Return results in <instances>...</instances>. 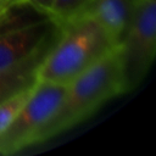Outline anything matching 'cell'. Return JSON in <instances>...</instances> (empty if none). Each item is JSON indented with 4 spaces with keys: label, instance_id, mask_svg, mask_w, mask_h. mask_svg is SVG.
Returning <instances> with one entry per match:
<instances>
[{
    "label": "cell",
    "instance_id": "6da1fadb",
    "mask_svg": "<svg viewBox=\"0 0 156 156\" xmlns=\"http://www.w3.org/2000/svg\"><path fill=\"white\" fill-rule=\"evenodd\" d=\"M127 93L118 46L66 85L62 100L38 135L45 141L89 118L112 98Z\"/></svg>",
    "mask_w": 156,
    "mask_h": 156
},
{
    "label": "cell",
    "instance_id": "7a4b0ae2",
    "mask_svg": "<svg viewBox=\"0 0 156 156\" xmlns=\"http://www.w3.org/2000/svg\"><path fill=\"white\" fill-rule=\"evenodd\" d=\"M117 45L93 18L78 16L60 33L38 68V80L67 85Z\"/></svg>",
    "mask_w": 156,
    "mask_h": 156
},
{
    "label": "cell",
    "instance_id": "3957f363",
    "mask_svg": "<svg viewBox=\"0 0 156 156\" xmlns=\"http://www.w3.org/2000/svg\"><path fill=\"white\" fill-rule=\"evenodd\" d=\"M24 1L17 4L0 23V68L18 65L44 49L58 37L60 27L50 17L28 18L22 9Z\"/></svg>",
    "mask_w": 156,
    "mask_h": 156
},
{
    "label": "cell",
    "instance_id": "277c9868",
    "mask_svg": "<svg viewBox=\"0 0 156 156\" xmlns=\"http://www.w3.org/2000/svg\"><path fill=\"white\" fill-rule=\"evenodd\" d=\"M126 90L136 88L156 52V0H135L127 32L118 45Z\"/></svg>",
    "mask_w": 156,
    "mask_h": 156
},
{
    "label": "cell",
    "instance_id": "5b68a950",
    "mask_svg": "<svg viewBox=\"0 0 156 156\" xmlns=\"http://www.w3.org/2000/svg\"><path fill=\"white\" fill-rule=\"evenodd\" d=\"M65 90L66 85L38 80L20 113L0 133V154L12 155L38 144V135L56 112Z\"/></svg>",
    "mask_w": 156,
    "mask_h": 156
},
{
    "label": "cell",
    "instance_id": "8992f818",
    "mask_svg": "<svg viewBox=\"0 0 156 156\" xmlns=\"http://www.w3.org/2000/svg\"><path fill=\"white\" fill-rule=\"evenodd\" d=\"M135 0H91L79 16H88L96 21L118 46L122 41Z\"/></svg>",
    "mask_w": 156,
    "mask_h": 156
},
{
    "label": "cell",
    "instance_id": "52a82bcc",
    "mask_svg": "<svg viewBox=\"0 0 156 156\" xmlns=\"http://www.w3.org/2000/svg\"><path fill=\"white\" fill-rule=\"evenodd\" d=\"M51 45L18 65L0 68V102L38 82V68Z\"/></svg>",
    "mask_w": 156,
    "mask_h": 156
},
{
    "label": "cell",
    "instance_id": "ba28073f",
    "mask_svg": "<svg viewBox=\"0 0 156 156\" xmlns=\"http://www.w3.org/2000/svg\"><path fill=\"white\" fill-rule=\"evenodd\" d=\"M35 84L16 93L15 95L0 102V133L5 130L16 118V116L20 113L22 107L26 105V102L30 98L35 88Z\"/></svg>",
    "mask_w": 156,
    "mask_h": 156
},
{
    "label": "cell",
    "instance_id": "9c48e42d",
    "mask_svg": "<svg viewBox=\"0 0 156 156\" xmlns=\"http://www.w3.org/2000/svg\"><path fill=\"white\" fill-rule=\"evenodd\" d=\"M91 0H54L50 18H52L58 27L68 21L78 17Z\"/></svg>",
    "mask_w": 156,
    "mask_h": 156
},
{
    "label": "cell",
    "instance_id": "30bf717a",
    "mask_svg": "<svg viewBox=\"0 0 156 156\" xmlns=\"http://www.w3.org/2000/svg\"><path fill=\"white\" fill-rule=\"evenodd\" d=\"M23 1L34 10H37L38 12L50 17L54 6V0H23Z\"/></svg>",
    "mask_w": 156,
    "mask_h": 156
},
{
    "label": "cell",
    "instance_id": "8fae6325",
    "mask_svg": "<svg viewBox=\"0 0 156 156\" xmlns=\"http://www.w3.org/2000/svg\"><path fill=\"white\" fill-rule=\"evenodd\" d=\"M23 0H0V23L10 15L12 9Z\"/></svg>",
    "mask_w": 156,
    "mask_h": 156
}]
</instances>
